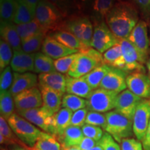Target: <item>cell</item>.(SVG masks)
Returning <instances> with one entry per match:
<instances>
[{
    "mask_svg": "<svg viewBox=\"0 0 150 150\" xmlns=\"http://www.w3.org/2000/svg\"><path fill=\"white\" fill-rule=\"evenodd\" d=\"M40 90L42 94V106L47 108L53 114L61 110L64 94L47 87H40Z\"/></svg>",
    "mask_w": 150,
    "mask_h": 150,
    "instance_id": "7402d4cb",
    "label": "cell"
},
{
    "mask_svg": "<svg viewBox=\"0 0 150 150\" xmlns=\"http://www.w3.org/2000/svg\"><path fill=\"white\" fill-rule=\"evenodd\" d=\"M0 33L1 40L11 47L13 50H22V40L14 24L11 22L1 21Z\"/></svg>",
    "mask_w": 150,
    "mask_h": 150,
    "instance_id": "44dd1931",
    "label": "cell"
},
{
    "mask_svg": "<svg viewBox=\"0 0 150 150\" xmlns=\"http://www.w3.org/2000/svg\"><path fill=\"white\" fill-rule=\"evenodd\" d=\"M14 102L17 111L41 107L42 98L40 90L34 87L22 92L14 97Z\"/></svg>",
    "mask_w": 150,
    "mask_h": 150,
    "instance_id": "5bb4252c",
    "label": "cell"
},
{
    "mask_svg": "<svg viewBox=\"0 0 150 150\" xmlns=\"http://www.w3.org/2000/svg\"><path fill=\"white\" fill-rule=\"evenodd\" d=\"M18 3L16 0H0V16L1 21L13 22Z\"/></svg>",
    "mask_w": 150,
    "mask_h": 150,
    "instance_id": "d590c367",
    "label": "cell"
},
{
    "mask_svg": "<svg viewBox=\"0 0 150 150\" xmlns=\"http://www.w3.org/2000/svg\"><path fill=\"white\" fill-rule=\"evenodd\" d=\"M13 49L5 41H0V70L1 72L8 66L13 59Z\"/></svg>",
    "mask_w": 150,
    "mask_h": 150,
    "instance_id": "f35d334b",
    "label": "cell"
},
{
    "mask_svg": "<svg viewBox=\"0 0 150 150\" xmlns=\"http://www.w3.org/2000/svg\"><path fill=\"white\" fill-rule=\"evenodd\" d=\"M149 29H150V25H149Z\"/></svg>",
    "mask_w": 150,
    "mask_h": 150,
    "instance_id": "91938a15",
    "label": "cell"
},
{
    "mask_svg": "<svg viewBox=\"0 0 150 150\" xmlns=\"http://www.w3.org/2000/svg\"><path fill=\"white\" fill-rule=\"evenodd\" d=\"M86 124L102 127L104 129L106 126V114L99 112L89 111L86 116Z\"/></svg>",
    "mask_w": 150,
    "mask_h": 150,
    "instance_id": "60d3db41",
    "label": "cell"
},
{
    "mask_svg": "<svg viewBox=\"0 0 150 150\" xmlns=\"http://www.w3.org/2000/svg\"><path fill=\"white\" fill-rule=\"evenodd\" d=\"M118 93L103 88L94 90L87 100V109L99 112H109L115 107Z\"/></svg>",
    "mask_w": 150,
    "mask_h": 150,
    "instance_id": "8992f818",
    "label": "cell"
},
{
    "mask_svg": "<svg viewBox=\"0 0 150 150\" xmlns=\"http://www.w3.org/2000/svg\"><path fill=\"white\" fill-rule=\"evenodd\" d=\"M104 65L111 67H115L122 70L124 71L125 67V62L124 60L122 52L121 45L119 41L107 51L103 54Z\"/></svg>",
    "mask_w": 150,
    "mask_h": 150,
    "instance_id": "d4e9b609",
    "label": "cell"
},
{
    "mask_svg": "<svg viewBox=\"0 0 150 150\" xmlns=\"http://www.w3.org/2000/svg\"><path fill=\"white\" fill-rule=\"evenodd\" d=\"M79 55V52L55 60L54 65H55L56 71L61 74H67Z\"/></svg>",
    "mask_w": 150,
    "mask_h": 150,
    "instance_id": "ab89813d",
    "label": "cell"
},
{
    "mask_svg": "<svg viewBox=\"0 0 150 150\" xmlns=\"http://www.w3.org/2000/svg\"><path fill=\"white\" fill-rule=\"evenodd\" d=\"M81 129L82 131H83L84 136L92 138L96 142H99V140L102 139V136H104V134L101 127L87 125V124H85L81 127Z\"/></svg>",
    "mask_w": 150,
    "mask_h": 150,
    "instance_id": "7bdbcfd3",
    "label": "cell"
},
{
    "mask_svg": "<svg viewBox=\"0 0 150 150\" xmlns=\"http://www.w3.org/2000/svg\"><path fill=\"white\" fill-rule=\"evenodd\" d=\"M106 126L104 130L111 135L118 143L122 140L133 136V121L116 110H111L106 113Z\"/></svg>",
    "mask_w": 150,
    "mask_h": 150,
    "instance_id": "5b68a950",
    "label": "cell"
},
{
    "mask_svg": "<svg viewBox=\"0 0 150 150\" xmlns=\"http://www.w3.org/2000/svg\"><path fill=\"white\" fill-rule=\"evenodd\" d=\"M80 1L82 4H88V2H90V1H92L93 0H80Z\"/></svg>",
    "mask_w": 150,
    "mask_h": 150,
    "instance_id": "6f0895ef",
    "label": "cell"
},
{
    "mask_svg": "<svg viewBox=\"0 0 150 150\" xmlns=\"http://www.w3.org/2000/svg\"><path fill=\"white\" fill-rule=\"evenodd\" d=\"M102 65H104L103 54L90 47L85 51L79 52V55L74 61L67 76L81 78Z\"/></svg>",
    "mask_w": 150,
    "mask_h": 150,
    "instance_id": "7a4b0ae2",
    "label": "cell"
},
{
    "mask_svg": "<svg viewBox=\"0 0 150 150\" xmlns=\"http://www.w3.org/2000/svg\"><path fill=\"white\" fill-rule=\"evenodd\" d=\"M129 91L142 99H150V76L142 72H135L127 77Z\"/></svg>",
    "mask_w": 150,
    "mask_h": 150,
    "instance_id": "9a60e30c",
    "label": "cell"
},
{
    "mask_svg": "<svg viewBox=\"0 0 150 150\" xmlns=\"http://www.w3.org/2000/svg\"><path fill=\"white\" fill-rule=\"evenodd\" d=\"M88 150H104V149H103V148L102 147V146L99 145V144L97 143L96 146H95V147H93V148H91V149H88Z\"/></svg>",
    "mask_w": 150,
    "mask_h": 150,
    "instance_id": "f5cc1de1",
    "label": "cell"
},
{
    "mask_svg": "<svg viewBox=\"0 0 150 150\" xmlns=\"http://www.w3.org/2000/svg\"><path fill=\"white\" fill-rule=\"evenodd\" d=\"M31 150H63V146L57 138L46 132L42 134Z\"/></svg>",
    "mask_w": 150,
    "mask_h": 150,
    "instance_id": "f1b7e54d",
    "label": "cell"
},
{
    "mask_svg": "<svg viewBox=\"0 0 150 150\" xmlns=\"http://www.w3.org/2000/svg\"><path fill=\"white\" fill-rule=\"evenodd\" d=\"M54 61L42 52H36L34 60V72L39 74L56 72Z\"/></svg>",
    "mask_w": 150,
    "mask_h": 150,
    "instance_id": "1f68e13d",
    "label": "cell"
},
{
    "mask_svg": "<svg viewBox=\"0 0 150 150\" xmlns=\"http://www.w3.org/2000/svg\"><path fill=\"white\" fill-rule=\"evenodd\" d=\"M147 70H148V72H149V76H150V58L148 60V61L147 62Z\"/></svg>",
    "mask_w": 150,
    "mask_h": 150,
    "instance_id": "11a10c76",
    "label": "cell"
},
{
    "mask_svg": "<svg viewBox=\"0 0 150 150\" xmlns=\"http://www.w3.org/2000/svg\"><path fill=\"white\" fill-rule=\"evenodd\" d=\"M63 150H81L76 147H63Z\"/></svg>",
    "mask_w": 150,
    "mask_h": 150,
    "instance_id": "db71d44e",
    "label": "cell"
},
{
    "mask_svg": "<svg viewBox=\"0 0 150 150\" xmlns=\"http://www.w3.org/2000/svg\"><path fill=\"white\" fill-rule=\"evenodd\" d=\"M2 150H7V149H2ZM12 150H17V149H12Z\"/></svg>",
    "mask_w": 150,
    "mask_h": 150,
    "instance_id": "680465c9",
    "label": "cell"
},
{
    "mask_svg": "<svg viewBox=\"0 0 150 150\" xmlns=\"http://www.w3.org/2000/svg\"><path fill=\"white\" fill-rule=\"evenodd\" d=\"M17 149V150H31L30 149V147H27V148H25V147H18V148H16Z\"/></svg>",
    "mask_w": 150,
    "mask_h": 150,
    "instance_id": "9f6ffc18",
    "label": "cell"
},
{
    "mask_svg": "<svg viewBox=\"0 0 150 150\" xmlns=\"http://www.w3.org/2000/svg\"><path fill=\"white\" fill-rule=\"evenodd\" d=\"M47 1L57 8L63 18L67 16L72 4V0H47Z\"/></svg>",
    "mask_w": 150,
    "mask_h": 150,
    "instance_id": "7dc6e473",
    "label": "cell"
},
{
    "mask_svg": "<svg viewBox=\"0 0 150 150\" xmlns=\"http://www.w3.org/2000/svg\"><path fill=\"white\" fill-rule=\"evenodd\" d=\"M35 53L28 54L23 50L13 51V56L11 62V67L14 72L25 73L34 72V60Z\"/></svg>",
    "mask_w": 150,
    "mask_h": 150,
    "instance_id": "d6986e66",
    "label": "cell"
},
{
    "mask_svg": "<svg viewBox=\"0 0 150 150\" xmlns=\"http://www.w3.org/2000/svg\"><path fill=\"white\" fill-rule=\"evenodd\" d=\"M46 36V33H40L22 41V50L28 54L36 53V52L42 49Z\"/></svg>",
    "mask_w": 150,
    "mask_h": 150,
    "instance_id": "e575fe53",
    "label": "cell"
},
{
    "mask_svg": "<svg viewBox=\"0 0 150 150\" xmlns=\"http://www.w3.org/2000/svg\"><path fill=\"white\" fill-rule=\"evenodd\" d=\"M121 150H144V149L141 141L129 138L122 140Z\"/></svg>",
    "mask_w": 150,
    "mask_h": 150,
    "instance_id": "bcb514c9",
    "label": "cell"
},
{
    "mask_svg": "<svg viewBox=\"0 0 150 150\" xmlns=\"http://www.w3.org/2000/svg\"><path fill=\"white\" fill-rule=\"evenodd\" d=\"M142 12L145 14L150 13V0H134Z\"/></svg>",
    "mask_w": 150,
    "mask_h": 150,
    "instance_id": "681fc988",
    "label": "cell"
},
{
    "mask_svg": "<svg viewBox=\"0 0 150 150\" xmlns=\"http://www.w3.org/2000/svg\"><path fill=\"white\" fill-rule=\"evenodd\" d=\"M84 134L79 127L70 126L66 129L63 134L58 140L61 142L63 147H75L79 145L84 138Z\"/></svg>",
    "mask_w": 150,
    "mask_h": 150,
    "instance_id": "484cf974",
    "label": "cell"
},
{
    "mask_svg": "<svg viewBox=\"0 0 150 150\" xmlns=\"http://www.w3.org/2000/svg\"><path fill=\"white\" fill-rule=\"evenodd\" d=\"M41 50L43 54L55 60L79 52V50H73L61 44L52 35L45 37Z\"/></svg>",
    "mask_w": 150,
    "mask_h": 150,
    "instance_id": "e0dca14e",
    "label": "cell"
},
{
    "mask_svg": "<svg viewBox=\"0 0 150 150\" xmlns=\"http://www.w3.org/2000/svg\"><path fill=\"white\" fill-rule=\"evenodd\" d=\"M150 122V99H143L136 108L133 119V131L135 136L142 142Z\"/></svg>",
    "mask_w": 150,
    "mask_h": 150,
    "instance_id": "8fae6325",
    "label": "cell"
},
{
    "mask_svg": "<svg viewBox=\"0 0 150 150\" xmlns=\"http://www.w3.org/2000/svg\"><path fill=\"white\" fill-rule=\"evenodd\" d=\"M97 143L102 146L104 150H121L117 142L107 132L104 133L102 139L97 142Z\"/></svg>",
    "mask_w": 150,
    "mask_h": 150,
    "instance_id": "ee69618b",
    "label": "cell"
},
{
    "mask_svg": "<svg viewBox=\"0 0 150 150\" xmlns=\"http://www.w3.org/2000/svg\"><path fill=\"white\" fill-rule=\"evenodd\" d=\"M16 28L22 41L27 40L30 37L40 33H47V31L40 25L36 19L25 24H16Z\"/></svg>",
    "mask_w": 150,
    "mask_h": 150,
    "instance_id": "83f0119b",
    "label": "cell"
},
{
    "mask_svg": "<svg viewBox=\"0 0 150 150\" xmlns=\"http://www.w3.org/2000/svg\"><path fill=\"white\" fill-rule=\"evenodd\" d=\"M72 112L67 108H62L54 115L52 136H55L57 140L63 134L66 129L71 125V119L73 115Z\"/></svg>",
    "mask_w": 150,
    "mask_h": 150,
    "instance_id": "cb8c5ba5",
    "label": "cell"
},
{
    "mask_svg": "<svg viewBox=\"0 0 150 150\" xmlns=\"http://www.w3.org/2000/svg\"><path fill=\"white\" fill-rule=\"evenodd\" d=\"M0 143L1 145L6 144V145H21L22 147L27 148L25 144L20 141L16 134H13V131L11 128L10 125L8 123V121L3 117H0Z\"/></svg>",
    "mask_w": 150,
    "mask_h": 150,
    "instance_id": "f546056e",
    "label": "cell"
},
{
    "mask_svg": "<svg viewBox=\"0 0 150 150\" xmlns=\"http://www.w3.org/2000/svg\"><path fill=\"white\" fill-rule=\"evenodd\" d=\"M63 18L61 12L50 1H39L35 10V19L47 31L62 30L65 27Z\"/></svg>",
    "mask_w": 150,
    "mask_h": 150,
    "instance_id": "3957f363",
    "label": "cell"
},
{
    "mask_svg": "<svg viewBox=\"0 0 150 150\" xmlns=\"http://www.w3.org/2000/svg\"><path fill=\"white\" fill-rule=\"evenodd\" d=\"M8 123L18 139L29 147L35 145L42 132L34 125L16 112L8 120Z\"/></svg>",
    "mask_w": 150,
    "mask_h": 150,
    "instance_id": "277c9868",
    "label": "cell"
},
{
    "mask_svg": "<svg viewBox=\"0 0 150 150\" xmlns=\"http://www.w3.org/2000/svg\"><path fill=\"white\" fill-rule=\"evenodd\" d=\"M127 77L126 72L120 69L110 67L109 72L101 82L99 88L119 94L125 91L127 88Z\"/></svg>",
    "mask_w": 150,
    "mask_h": 150,
    "instance_id": "2e32d148",
    "label": "cell"
},
{
    "mask_svg": "<svg viewBox=\"0 0 150 150\" xmlns=\"http://www.w3.org/2000/svg\"><path fill=\"white\" fill-rule=\"evenodd\" d=\"M116 0H93L92 9L100 18H105L115 5Z\"/></svg>",
    "mask_w": 150,
    "mask_h": 150,
    "instance_id": "74e56055",
    "label": "cell"
},
{
    "mask_svg": "<svg viewBox=\"0 0 150 150\" xmlns=\"http://www.w3.org/2000/svg\"><path fill=\"white\" fill-rule=\"evenodd\" d=\"M106 23L118 39L128 38L138 23V16L134 6L128 2L115 4L105 18Z\"/></svg>",
    "mask_w": 150,
    "mask_h": 150,
    "instance_id": "6da1fadb",
    "label": "cell"
},
{
    "mask_svg": "<svg viewBox=\"0 0 150 150\" xmlns=\"http://www.w3.org/2000/svg\"><path fill=\"white\" fill-rule=\"evenodd\" d=\"M93 90L83 77L73 78L66 76V93L82 98L88 99Z\"/></svg>",
    "mask_w": 150,
    "mask_h": 150,
    "instance_id": "603a6c76",
    "label": "cell"
},
{
    "mask_svg": "<svg viewBox=\"0 0 150 150\" xmlns=\"http://www.w3.org/2000/svg\"><path fill=\"white\" fill-rule=\"evenodd\" d=\"M87 106V100L82 97L72 94H66L63 95L62 100V107L67 108L72 111L83 109Z\"/></svg>",
    "mask_w": 150,
    "mask_h": 150,
    "instance_id": "8d00e7d4",
    "label": "cell"
},
{
    "mask_svg": "<svg viewBox=\"0 0 150 150\" xmlns=\"http://www.w3.org/2000/svg\"><path fill=\"white\" fill-rule=\"evenodd\" d=\"M110 67L106 65H102L97 67L88 74L85 76H82L85 79L87 83L89 84L91 88L93 90H96L100 86L101 82L106 74L109 72Z\"/></svg>",
    "mask_w": 150,
    "mask_h": 150,
    "instance_id": "4dcf8cb0",
    "label": "cell"
},
{
    "mask_svg": "<svg viewBox=\"0 0 150 150\" xmlns=\"http://www.w3.org/2000/svg\"><path fill=\"white\" fill-rule=\"evenodd\" d=\"M38 76L31 72L13 73V81L10 91L13 97L24 91L36 87Z\"/></svg>",
    "mask_w": 150,
    "mask_h": 150,
    "instance_id": "ac0fdd59",
    "label": "cell"
},
{
    "mask_svg": "<svg viewBox=\"0 0 150 150\" xmlns=\"http://www.w3.org/2000/svg\"><path fill=\"white\" fill-rule=\"evenodd\" d=\"M65 27L81 42L84 45L91 47L93 35V26L87 17H74L65 24Z\"/></svg>",
    "mask_w": 150,
    "mask_h": 150,
    "instance_id": "9c48e42d",
    "label": "cell"
},
{
    "mask_svg": "<svg viewBox=\"0 0 150 150\" xmlns=\"http://www.w3.org/2000/svg\"><path fill=\"white\" fill-rule=\"evenodd\" d=\"M46 1H47V0H46Z\"/></svg>",
    "mask_w": 150,
    "mask_h": 150,
    "instance_id": "94428289",
    "label": "cell"
},
{
    "mask_svg": "<svg viewBox=\"0 0 150 150\" xmlns=\"http://www.w3.org/2000/svg\"><path fill=\"white\" fill-rule=\"evenodd\" d=\"M128 40L139 52L144 63H146L149 51V40L145 22L140 21L131 31Z\"/></svg>",
    "mask_w": 150,
    "mask_h": 150,
    "instance_id": "4fadbf2b",
    "label": "cell"
},
{
    "mask_svg": "<svg viewBox=\"0 0 150 150\" xmlns=\"http://www.w3.org/2000/svg\"><path fill=\"white\" fill-rule=\"evenodd\" d=\"M142 144L144 150H150V122L145 136L142 140Z\"/></svg>",
    "mask_w": 150,
    "mask_h": 150,
    "instance_id": "f907efd6",
    "label": "cell"
},
{
    "mask_svg": "<svg viewBox=\"0 0 150 150\" xmlns=\"http://www.w3.org/2000/svg\"><path fill=\"white\" fill-rule=\"evenodd\" d=\"M88 110L85 108L73 112L72 119H71V126L83 127L86 123V116L88 112Z\"/></svg>",
    "mask_w": 150,
    "mask_h": 150,
    "instance_id": "f6af8a7d",
    "label": "cell"
},
{
    "mask_svg": "<svg viewBox=\"0 0 150 150\" xmlns=\"http://www.w3.org/2000/svg\"><path fill=\"white\" fill-rule=\"evenodd\" d=\"M52 35L61 44L64 45L67 47L73 49V50H79V52H83L90 48L84 45L83 43L72 33H70V31H65V30L56 31Z\"/></svg>",
    "mask_w": 150,
    "mask_h": 150,
    "instance_id": "4316f807",
    "label": "cell"
},
{
    "mask_svg": "<svg viewBox=\"0 0 150 150\" xmlns=\"http://www.w3.org/2000/svg\"><path fill=\"white\" fill-rule=\"evenodd\" d=\"M40 87H47L64 94L66 92V76L57 71L42 73L38 76Z\"/></svg>",
    "mask_w": 150,
    "mask_h": 150,
    "instance_id": "ffe728a7",
    "label": "cell"
},
{
    "mask_svg": "<svg viewBox=\"0 0 150 150\" xmlns=\"http://www.w3.org/2000/svg\"><path fill=\"white\" fill-rule=\"evenodd\" d=\"M18 7L13 22L16 24H25L31 22L35 18V12L31 10V8L23 0H16Z\"/></svg>",
    "mask_w": 150,
    "mask_h": 150,
    "instance_id": "d6a6232c",
    "label": "cell"
},
{
    "mask_svg": "<svg viewBox=\"0 0 150 150\" xmlns=\"http://www.w3.org/2000/svg\"><path fill=\"white\" fill-rule=\"evenodd\" d=\"M119 39L110 31L106 22H101L95 25L92 38L91 47L102 54L117 44Z\"/></svg>",
    "mask_w": 150,
    "mask_h": 150,
    "instance_id": "52a82bcc",
    "label": "cell"
},
{
    "mask_svg": "<svg viewBox=\"0 0 150 150\" xmlns=\"http://www.w3.org/2000/svg\"><path fill=\"white\" fill-rule=\"evenodd\" d=\"M119 43L121 45L122 52L125 62L124 71L128 72H145L143 66V61L141 56L137 49L127 38L120 39Z\"/></svg>",
    "mask_w": 150,
    "mask_h": 150,
    "instance_id": "30bf717a",
    "label": "cell"
},
{
    "mask_svg": "<svg viewBox=\"0 0 150 150\" xmlns=\"http://www.w3.org/2000/svg\"><path fill=\"white\" fill-rule=\"evenodd\" d=\"M14 97L10 91L2 92L0 93V112L1 116L6 120L14 113Z\"/></svg>",
    "mask_w": 150,
    "mask_h": 150,
    "instance_id": "836d02e7",
    "label": "cell"
},
{
    "mask_svg": "<svg viewBox=\"0 0 150 150\" xmlns=\"http://www.w3.org/2000/svg\"><path fill=\"white\" fill-rule=\"evenodd\" d=\"M143 100L129 90H125L118 94L116 98L115 109L122 115L133 121L136 108Z\"/></svg>",
    "mask_w": 150,
    "mask_h": 150,
    "instance_id": "7c38bea8",
    "label": "cell"
},
{
    "mask_svg": "<svg viewBox=\"0 0 150 150\" xmlns=\"http://www.w3.org/2000/svg\"><path fill=\"white\" fill-rule=\"evenodd\" d=\"M18 113L31 124L42 129L45 132L52 134L53 133L54 114L44 106L33 109L17 111Z\"/></svg>",
    "mask_w": 150,
    "mask_h": 150,
    "instance_id": "ba28073f",
    "label": "cell"
},
{
    "mask_svg": "<svg viewBox=\"0 0 150 150\" xmlns=\"http://www.w3.org/2000/svg\"><path fill=\"white\" fill-rule=\"evenodd\" d=\"M12 68L8 66L1 72L0 76V92L10 91V88L13 81V74H12Z\"/></svg>",
    "mask_w": 150,
    "mask_h": 150,
    "instance_id": "b9f144b4",
    "label": "cell"
},
{
    "mask_svg": "<svg viewBox=\"0 0 150 150\" xmlns=\"http://www.w3.org/2000/svg\"><path fill=\"white\" fill-rule=\"evenodd\" d=\"M97 144V142L95 141V140L85 136L79 143V145L75 146V147L79 148L81 150H88L96 146Z\"/></svg>",
    "mask_w": 150,
    "mask_h": 150,
    "instance_id": "c3c4849f",
    "label": "cell"
},
{
    "mask_svg": "<svg viewBox=\"0 0 150 150\" xmlns=\"http://www.w3.org/2000/svg\"><path fill=\"white\" fill-rule=\"evenodd\" d=\"M23 1L29 6L31 10H33L34 12H35L37 6L40 0H23Z\"/></svg>",
    "mask_w": 150,
    "mask_h": 150,
    "instance_id": "816d5d0a",
    "label": "cell"
}]
</instances>
